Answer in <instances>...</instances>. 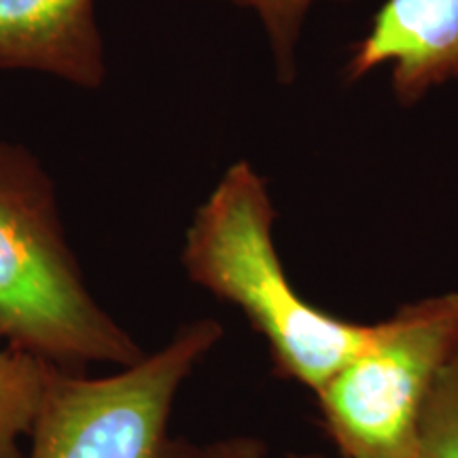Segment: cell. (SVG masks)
I'll use <instances>...</instances> for the list:
<instances>
[{"instance_id":"cell-5","label":"cell","mask_w":458,"mask_h":458,"mask_svg":"<svg viewBox=\"0 0 458 458\" xmlns=\"http://www.w3.org/2000/svg\"><path fill=\"white\" fill-rule=\"evenodd\" d=\"M380 68L408 108L458 81V0H385L351 47L344 79L357 83Z\"/></svg>"},{"instance_id":"cell-1","label":"cell","mask_w":458,"mask_h":458,"mask_svg":"<svg viewBox=\"0 0 458 458\" xmlns=\"http://www.w3.org/2000/svg\"><path fill=\"white\" fill-rule=\"evenodd\" d=\"M274 223L266 179L240 159L193 215L181 261L191 283L238 308L266 340L274 376L317 393L368 346L374 325L331 317L297 293L274 242Z\"/></svg>"},{"instance_id":"cell-2","label":"cell","mask_w":458,"mask_h":458,"mask_svg":"<svg viewBox=\"0 0 458 458\" xmlns=\"http://www.w3.org/2000/svg\"><path fill=\"white\" fill-rule=\"evenodd\" d=\"M0 334L62 371L119 369L145 357L91 295L57 208L55 185L26 147L0 139Z\"/></svg>"},{"instance_id":"cell-4","label":"cell","mask_w":458,"mask_h":458,"mask_svg":"<svg viewBox=\"0 0 458 458\" xmlns=\"http://www.w3.org/2000/svg\"><path fill=\"white\" fill-rule=\"evenodd\" d=\"M458 354V293L405 303L318 388L320 427L342 458H414L418 420Z\"/></svg>"},{"instance_id":"cell-7","label":"cell","mask_w":458,"mask_h":458,"mask_svg":"<svg viewBox=\"0 0 458 458\" xmlns=\"http://www.w3.org/2000/svg\"><path fill=\"white\" fill-rule=\"evenodd\" d=\"M54 369L0 334V458H24L20 444L37 425Z\"/></svg>"},{"instance_id":"cell-10","label":"cell","mask_w":458,"mask_h":458,"mask_svg":"<svg viewBox=\"0 0 458 458\" xmlns=\"http://www.w3.org/2000/svg\"><path fill=\"white\" fill-rule=\"evenodd\" d=\"M202 458H266V444L257 437H227L202 448Z\"/></svg>"},{"instance_id":"cell-9","label":"cell","mask_w":458,"mask_h":458,"mask_svg":"<svg viewBox=\"0 0 458 458\" xmlns=\"http://www.w3.org/2000/svg\"><path fill=\"white\" fill-rule=\"evenodd\" d=\"M414 458H458V354L425 401Z\"/></svg>"},{"instance_id":"cell-6","label":"cell","mask_w":458,"mask_h":458,"mask_svg":"<svg viewBox=\"0 0 458 458\" xmlns=\"http://www.w3.org/2000/svg\"><path fill=\"white\" fill-rule=\"evenodd\" d=\"M0 71L102 88L106 51L94 0H0Z\"/></svg>"},{"instance_id":"cell-3","label":"cell","mask_w":458,"mask_h":458,"mask_svg":"<svg viewBox=\"0 0 458 458\" xmlns=\"http://www.w3.org/2000/svg\"><path fill=\"white\" fill-rule=\"evenodd\" d=\"M223 337L199 318L119 374L89 377L54 369L26 458H202V448L170 433L182 382Z\"/></svg>"},{"instance_id":"cell-8","label":"cell","mask_w":458,"mask_h":458,"mask_svg":"<svg viewBox=\"0 0 458 458\" xmlns=\"http://www.w3.org/2000/svg\"><path fill=\"white\" fill-rule=\"evenodd\" d=\"M255 11L266 30L278 83L291 85L297 77V45L308 15L318 0H221ZM348 3V0H335Z\"/></svg>"},{"instance_id":"cell-11","label":"cell","mask_w":458,"mask_h":458,"mask_svg":"<svg viewBox=\"0 0 458 458\" xmlns=\"http://www.w3.org/2000/svg\"><path fill=\"white\" fill-rule=\"evenodd\" d=\"M286 458H320V456H317V454H291Z\"/></svg>"}]
</instances>
